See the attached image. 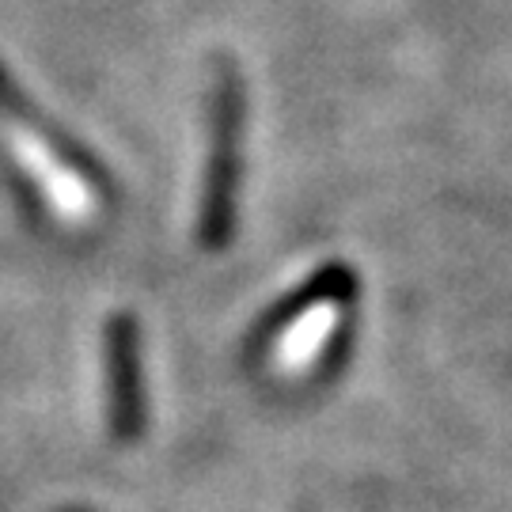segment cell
I'll use <instances>...</instances> for the list:
<instances>
[{"mask_svg":"<svg viewBox=\"0 0 512 512\" xmlns=\"http://www.w3.org/2000/svg\"><path fill=\"white\" fill-rule=\"evenodd\" d=\"M0 129L8 152L27 175V183H35L42 202L50 205V213L65 224H88L99 213V190L84 175V167L76 164L65 148L57 145V137L38 122V114L27 107V99L19 95L12 76L0 69Z\"/></svg>","mask_w":512,"mask_h":512,"instance_id":"cell-1","label":"cell"},{"mask_svg":"<svg viewBox=\"0 0 512 512\" xmlns=\"http://www.w3.org/2000/svg\"><path fill=\"white\" fill-rule=\"evenodd\" d=\"M239 137H243V88L232 65H220L209 118V167H205L202 224L198 236L209 251L228 247L236 232V186H239Z\"/></svg>","mask_w":512,"mask_h":512,"instance_id":"cell-2","label":"cell"},{"mask_svg":"<svg viewBox=\"0 0 512 512\" xmlns=\"http://www.w3.org/2000/svg\"><path fill=\"white\" fill-rule=\"evenodd\" d=\"M353 293V277L349 270L334 266L327 274L311 281L315 300H296V308L285 315V323L270 342V365L285 376H300L304 368L315 365V357L327 349V342L338 334L342 319V300Z\"/></svg>","mask_w":512,"mask_h":512,"instance_id":"cell-3","label":"cell"},{"mask_svg":"<svg viewBox=\"0 0 512 512\" xmlns=\"http://www.w3.org/2000/svg\"><path fill=\"white\" fill-rule=\"evenodd\" d=\"M107 384L114 437L133 440L145 425V403H141V368H137V330L129 315H114L107 327Z\"/></svg>","mask_w":512,"mask_h":512,"instance_id":"cell-4","label":"cell"}]
</instances>
